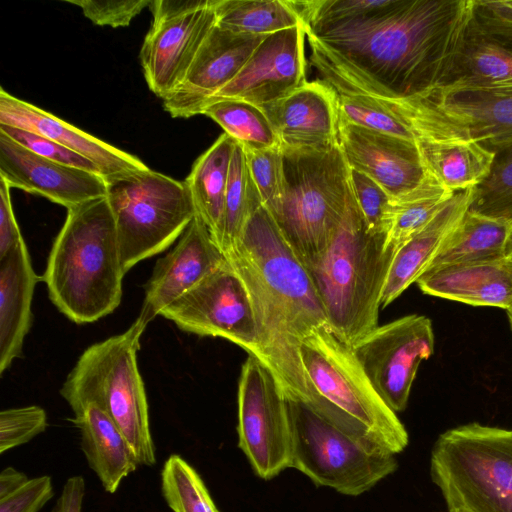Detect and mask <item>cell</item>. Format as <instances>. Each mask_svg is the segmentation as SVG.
Masks as SVG:
<instances>
[{"instance_id":"6da1fadb","label":"cell","mask_w":512,"mask_h":512,"mask_svg":"<svg viewBox=\"0 0 512 512\" xmlns=\"http://www.w3.org/2000/svg\"><path fill=\"white\" fill-rule=\"evenodd\" d=\"M475 0H389L358 18L305 25L310 62L336 92L399 100L446 85Z\"/></svg>"},{"instance_id":"7a4b0ae2","label":"cell","mask_w":512,"mask_h":512,"mask_svg":"<svg viewBox=\"0 0 512 512\" xmlns=\"http://www.w3.org/2000/svg\"><path fill=\"white\" fill-rule=\"evenodd\" d=\"M242 280L252 306L257 343L253 352L291 401L313 405L300 346L327 318L313 280L261 206L235 246L225 254Z\"/></svg>"},{"instance_id":"3957f363","label":"cell","mask_w":512,"mask_h":512,"mask_svg":"<svg viewBox=\"0 0 512 512\" xmlns=\"http://www.w3.org/2000/svg\"><path fill=\"white\" fill-rule=\"evenodd\" d=\"M125 274L107 197L68 209L42 275L56 308L76 324L95 322L119 306Z\"/></svg>"},{"instance_id":"277c9868","label":"cell","mask_w":512,"mask_h":512,"mask_svg":"<svg viewBox=\"0 0 512 512\" xmlns=\"http://www.w3.org/2000/svg\"><path fill=\"white\" fill-rule=\"evenodd\" d=\"M385 239V234L368 230L351 189L333 240L307 269L323 304L327 328L351 348L378 326L380 299L396 253L386 248Z\"/></svg>"},{"instance_id":"5b68a950","label":"cell","mask_w":512,"mask_h":512,"mask_svg":"<svg viewBox=\"0 0 512 512\" xmlns=\"http://www.w3.org/2000/svg\"><path fill=\"white\" fill-rule=\"evenodd\" d=\"M300 355L313 396L311 409L376 450L397 455L406 448V428L379 396L351 347L324 326L304 338Z\"/></svg>"},{"instance_id":"8992f818","label":"cell","mask_w":512,"mask_h":512,"mask_svg":"<svg viewBox=\"0 0 512 512\" xmlns=\"http://www.w3.org/2000/svg\"><path fill=\"white\" fill-rule=\"evenodd\" d=\"M141 316L123 333L89 346L60 390L73 412L88 404L102 408L126 438L139 466L156 463L144 383L137 364Z\"/></svg>"},{"instance_id":"52a82bcc","label":"cell","mask_w":512,"mask_h":512,"mask_svg":"<svg viewBox=\"0 0 512 512\" xmlns=\"http://www.w3.org/2000/svg\"><path fill=\"white\" fill-rule=\"evenodd\" d=\"M281 150L285 189L280 205L270 214L308 269L327 250L344 218L350 169L338 144Z\"/></svg>"},{"instance_id":"ba28073f","label":"cell","mask_w":512,"mask_h":512,"mask_svg":"<svg viewBox=\"0 0 512 512\" xmlns=\"http://www.w3.org/2000/svg\"><path fill=\"white\" fill-rule=\"evenodd\" d=\"M430 473L448 508L512 512V429L474 422L445 431Z\"/></svg>"},{"instance_id":"9c48e42d","label":"cell","mask_w":512,"mask_h":512,"mask_svg":"<svg viewBox=\"0 0 512 512\" xmlns=\"http://www.w3.org/2000/svg\"><path fill=\"white\" fill-rule=\"evenodd\" d=\"M106 197L125 273L168 248L196 215L186 183L150 168L107 181Z\"/></svg>"},{"instance_id":"30bf717a","label":"cell","mask_w":512,"mask_h":512,"mask_svg":"<svg viewBox=\"0 0 512 512\" xmlns=\"http://www.w3.org/2000/svg\"><path fill=\"white\" fill-rule=\"evenodd\" d=\"M290 413V468L315 485L359 496L398 468L396 455L359 441L306 404L290 400Z\"/></svg>"},{"instance_id":"8fae6325","label":"cell","mask_w":512,"mask_h":512,"mask_svg":"<svg viewBox=\"0 0 512 512\" xmlns=\"http://www.w3.org/2000/svg\"><path fill=\"white\" fill-rule=\"evenodd\" d=\"M376 99L409 126L426 173L443 188L456 193L487 177L495 152L450 122L427 98Z\"/></svg>"},{"instance_id":"7c38bea8","label":"cell","mask_w":512,"mask_h":512,"mask_svg":"<svg viewBox=\"0 0 512 512\" xmlns=\"http://www.w3.org/2000/svg\"><path fill=\"white\" fill-rule=\"evenodd\" d=\"M238 446L254 473L270 480L290 468V400L271 371L248 354L238 383Z\"/></svg>"},{"instance_id":"4fadbf2b","label":"cell","mask_w":512,"mask_h":512,"mask_svg":"<svg viewBox=\"0 0 512 512\" xmlns=\"http://www.w3.org/2000/svg\"><path fill=\"white\" fill-rule=\"evenodd\" d=\"M352 350L382 400L395 413L401 412L420 363L434 351L431 320L411 314L378 325Z\"/></svg>"},{"instance_id":"5bb4252c","label":"cell","mask_w":512,"mask_h":512,"mask_svg":"<svg viewBox=\"0 0 512 512\" xmlns=\"http://www.w3.org/2000/svg\"><path fill=\"white\" fill-rule=\"evenodd\" d=\"M160 316L188 333L224 338L253 354L256 326L248 292L226 261L168 305Z\"/></svg>"},{"instance_id":"9a60e30c","label":"cell","mask_w":512,"mask_h":512,"mask_svg":"<svg viewBox=\"0 0 512 512\" xmlns=\"http://www.w3.org/2000/svg\"><path fill=\"white\" fill-rule=\"evenodd\" d=\"M305 37L303 24L267 35L239 74L204 108L222 99L243 100L262 108L302 86L307 82Z\"/></svg>"},{"instance_id":"2e32d148","label":"cell","mask_w":512,"mask_h":512,"mask_svg":"<svg viewBox=\"0 0 512 512\" xmlns=\"http://www.w3.org/2000/svg\"><path fill=\"white\" fill-rule=\"evenodd\" d=\"M266 36L212 28L200 46L185 78L163 101L174 118L202 114L205 103L230 83Z\"/></svg>"},{"instance_id":"e0dca14e","label":"cell","mask_w":512,"mask_h":512,"mask_svg":"<svg viewBox=\"0 0 512 512\" xmlns=\"http://www.w3.org/2000/svg\"><path fill=\"white\" fill-rule=\"evenodd\" d=\"M0 177L10 188L43 196L67 210L107 196L101 174L37 155L2 132Z\"/></svg>"},{"instance_id":"ac0fdd59","label":"cell","mask_w":512,"mask_h":512,"mask_svg":"<svg viewBox=\"0 0 512 512\" xmlns=\"http://www.w3.org/2000/svg\"><path fill=\"white\" fill-rule=\"evenodd\" d=\"M215 24L213 0L188 14L152 22L139 54L150 91L164 99L180 85Z\"/></svg>"},{"instance_id":"d6986e66","label":"cell","mask_w":512,"mask_h":512,"mask_svg":"<svg viewBox=\"0 0 512 512\" xmlns=\"http://www.w3.org/2000/svg\"><path fill=\"white\" fill-rule=\"evenodd\" d=\"M338 145L349 168L373 179L391 198L427 176L414 141L339 120Z\"/></svg>"},{"instance_id":"ffe728a7","label":"cell","mask_w":512,"mask_h":512,"mask_svg":"<svg viewBox=\"0 0 512 512\" xmlns=\"http://www.w3.org/2000/svg\"><path fill=\"white\" fill-rule=\"evenodd\" d=\"M225 261V254L196 214L175 247L156 262L139 316L149 323Z\"/></svg>"},{"instance_id":"44dd1931","label":"cell","mask_w":512,"mask_h":512,"mask_svg":"<svg viewBox=\"0 0 512 512\" xmlns=\"http://www.w3.org/2000/svg\"><path fill=\"white\" fill-rule=\"evenodd\" d=\"M0 124L27 130L92 161L110 181L149 167L138 157L84 132L61 118L0 89Z\"/></svg>"},{"instance_id":"7402d4cb","label":"cell","mask_w":512,"mask_h":512,"mask_svg":"<svg viewBox=\"0 0 512 512\" xmlns=\"http://www.w3.org/2000/svg\"><path fill=\"white\" fill-rule=\"evenodd\" d=\"M262 109L281 148L317 149L338 144V95L323 80L307 81Z\"/></svg>"},{"instance_id":"603a6c76","label":"cell","mask_w":512,"mask_h":512,"mask_svg":"<svg viewBox=\"0 0 512 512\" xmlns=\"http://www.w3.org/2000/svg\"><path fill=\"white\" fill-rule=\"evenodd\" d=\"M416 283L431 296L506 311L512 307V260L507 254L428 269Z\"/></svg>"},{"instance_id":"cb8c5ba5","label":"cell","mask_w":512,"mask_h":512,"mask_svg":"<svg viewBox=\"0 0 512 512\" xmlns=\"http://www.w3.org/2000/svg\"><path fill=\"white\" fill-rule=\"evenodd\" d=\"M42 281L33 269L25 241L0 259V374L22 354L32 324V299Z\"/></svg>"},{"instance_id":"d4e9b609","label":"cell","mask_w":512,"mask_h":512,"mask_svg":"<svg viewBox=\"0 0 512 512\" xmlns=\"http://www.w3.org/2000/svg\"><path fill=\"white\" fill-rule=\"evenodd\" d=\"M474 188L456 192L436 216L395 253L383 287L380 307L396 300L424 273L445 239L468 210Z\"/></svg>"},{"instance_id":"484cf974","label":"cell","mask_w":512,"mask_h":512,"mask_svg":"<svg viewBox=\"0 0 512 512\" xmlns=\"http://www.w3.org/2000/svg\"><path fill=\"white\" fill-rule=\"evenodd\" d=\"M450 122L496 152L512 144V92L430 94Z\"/></svg>"},{"instance_id":"4316f807","label":"cell","mask_w":512,"mask_h":512,"mask_svg":"<svg viewBox=\"0 0 512 512\" xmlns=\"http://www.w3.org/2000/svg\"><path fill=\"white\" fill-rule=\"evenodd\" d=\"M470 92H512V50L485 33L476 17L451 79L433 93Z\"/></svg>"},{"instance_id":"83f0119b","label":"cell","mask_w":512,"mask_h":512,"mask_svg":"<svg viewBox=\"0 0 512 512\" xmlns=\"http://www.w3.org/2000/svg\"><path fill=\"white\" fill-rule=\"evenodd\" d=\"M72 422L80 431L81 449L89 467L108 493H115L122 480L139 464L120 429L99 406L88 404L74 413Z\"/></svg>"},{"instance_id":"f1b7e54d","label":"cell","mask_w":512,"mask_h":512,"mask_svg":"<svg viewBox=\"0 0 512 512\" xmlns=\"http://www.w3.org/2000/svg\"><path fill=\"white\" fill-rule=\"evenodd\" d=\"M236 141L223 133L194 162L184 181L196 214L219 246L230 163Z\"/></svg>"},{"instance_id":"f546056e","label":"cell","mask_w":512,"mask_h":512,"mask_svg":"<svg viewBox=\"0 0 512 512\" xmlns=\"http://www.w3.org/2000/svg\"><path fill=\"white\" fill-rule=\"evenodd\" d=\"M511 236V221L488 217L468 208L426 270L503 257Z\"/></svg>"},{"instance_id":"4dcf8cb0","label":"cell","mask_w":512,"mask_h":512,"mask_svg":"<svg viewBox=\"0 0 512 512\" xmlns=\"http://www.w3.org/2000/svg\"><path fill=\"white\" fill-rule=\"evenodd\" d=\"M454 194L427 174L416 188L391 198L385 224L386 248L397 251L420 232Z\"/></svg>"},{"instance_id":"1f68e13d","label":"cell","mask_w":512,"mask_h":512,"mask_svg":"<svg viewBox=\"0 0 512 512\" xmlns=\"http://www.w3.org/2000/svg\"><path fill=\"white\" fill-rule=\"evenodd\" d=\"M216 24L248 35L267 36L301 25L290 0H213Z\"/></svg>"},{"instance_id":"d6a6232c","label":"cell","mask_w":512,"mask_h":512,"mask_svg":"<svg viewBox=\"0 0 512 512\" xmlns=\"http://www.w3.org/2000/svg\"><path fill=\"white\" fill-rule=\"evenodd\" d=\"M263 206L243 147L235 143L224 201L219 247L226 254L239 240L251 216Z\"/></svg>"},{"instance_id":"836d02e7","label":"cell","mask_w":512,"mask_h":512,"mask_svg":"<svg viewBox=\"0 0 512 512\" xmlns=\"http://www.w3.org/2000/svg\"><path fill=\"white\" fill-rule=\"evenodd\" d=\"M202 114L212 119L224 133L246 150L280 146L279 139L263 109L236 99H222L208 104Z\"/></svg>"},{"instance_id":"e575fe53","label":"cell","mask_w":512,"mask_h":512,"mask_svg":"<svg viewBox=\"0 0 512 512\" xmlns=\"http://www.w3.org/2000/svg\"><path fill=\"white\" fill-rule=\"evenodd\" d=\"M161 491L173 512H220L201 476L178 454L164 462Z\"/></svg>"},{"instance_id":"d590c367","label":"cell","mask_w":512,"mask_h":512,"mask_svg":"<svg viewBox=\"0 0 512 512\" xmlns=\"http://www.w3.org/2000/svg\"><path fill=\"white\" fill-rule=\"evenodd\" d=\"M469 209L512 222V144L495 152L489 174L474 188Z\"/></svg>"},{"instance_id":"8d00e7d4","label":"cell","mask_w":512,"mask_h":512,"mask_svg":"<svg viewBox=\"0 0 512 512\" xmlns=\"http://www.w3.org/2000/svg\"><path fill=\"white\" fill-rule=\"evenodd\" d=\"M337 95L340 121L414 141L409 126L376 98L348 92Z\"/></svg>"},{"instance_id":"74e56055","label":"cell","mask_w":512,"mask_h":512,"mask_svg":"<svg viewBox=\"0 0 512 512\" xmlns=\"http://www.w3.org/2000/svg\"><path fill=\"white\" fill-rule=\"evenodd\" d=\"M244 149V148H243ZM252 179L263 206L273 213L281 203L284 189V163L281 147L261 150L244 149Z\"/></svg>"},{"instance_id":"f35d334b","label":"cell","mask_w":512,"mask_h":512,"mask_svg":"<svg viewBox=\"0 0 512 512\" xmlns=\"http://www.w3.org/2000/svg\"><path fill=\"white\" fill-rule=\"evenodd\" d=\"M47 414L36 405L9 408L0 413V453L32 440L47 428Z\"/></svg>"},{"instance_id":"ab89813d","label":"cell","mask_w":512,"mask_h":512,"mask_svg":"<svg viewBox=\"0 0 512 512\" xmlns=\"http://www.w3.org/2000/svg\"><path fill=\"white\" fill-rule=\"evenodd\" d=\"M349 169L351 189L368 230L374 234L386 235L385 224L390 195L367 175Z\"/></svg>"},{"instance_id":"60d3db41","label":"cell","mask_w":512,"mask_h":512,"mask_svg":"<svg viewBox=\"0 0 512 512\" xmlns=\"http://www.w3.org/2000/svg\"><path fill=\"white\" fill-rule=\"evenodd\" d=\"M0 132L37 155L68 166L101 174L99 168L92 161L44 136L3 124H0Z\"/></svg>"},{"instance_id":"b9f144b4","label":"cell","mask_w":512,"mask_h":512,"mask_svg":"<svg viewBox=\"0 0 512 512\" xmlns=\"http://www.w3.org/2000/svg\"><path fill=\"white\" fill-rule=\"evenodd\" d=\"M79 6L90 21L98 26L126 27L145 8H149L151 0H66Z\"/></svg>"},{"instance_id":"7bdbcfd3","label":"cell","mask_w":512,"mask_h":512,"mask_svg":"<svg viewBox=\"0 0 512 512\" xmlns=\"http://www.w3.org/2000/svg\"><path fill=\"white\" fill-rule=\"evenodd\" d=\"M53 494L50 476L28 479L17 490L0 499V512H39Z\"/></svg>"},{"instance_id":"ee69618b","label":"cell","mask_w":512,"mask_h":512,"mask_svg":"<svg viewBox=\"0 0 512 512\" xmlns=\"http://www.w3.org/2000/svg\"><path fill=\"white\" fill-rule=\"evenodd\" d=\"M23 241L13 211L10 187L0 177V259Z\"/></svg>"},{"instance_id":"f6af8a7d","label":"cell","mask_w":512,"mask_h":512,"mask_svg":"<svg viewBox=\"0 0 512 512\" xmlns=\"http://www.w3.org/2000/svg\"><path fill=\"white\" fill-rule=\"evenodd\" d=\"M210 0H152L149 9L153 22H161L196 11Z\"/></svg>"},{"instance_id":"bcb514c9","label":"cell","mask_w":512,"mask_h":512,"mask_svg":"<svg viewBox=\"0 0 512 512\" xmlns=\"http://www.w3.org/2000/svg\"><path fill=\"white\" fill-rule=\"evenodd\" d=\"M85 495V481L76 475L67 479L51 512H81Z\"/></svg>"},{"instance_id":"7dc6e473","label":"cell","mask_w":512,"mask_h":512,"mask_svg":"<svg viewBox=\"0 0 512 512\" xmlns=\"http://www.w3.org/2000/svg\"><path fill=\"white\" fill-rule=\"evenodd\" d=\"M475 12L479 16L512 24V0H475Z\"/></svg>"},{"instance_id":"c3c4849f","label":"cell","mask_w":512,"mask_h":512,"mask_svg":"<svg viewBox=\"0 0 512 512\" xmlns=\"http://www.w3.org/2000/svg\"><path fill=\"white\" fill-rule=\"evenodd\" d=\"M475 16L479 26L485 33L512 50V24L479 16L476 12Z\"/></svg>"},{"instance_id":"681fc988","label":"cell","mask_w":512,"mask_h":512,"mask_svg":"<svg viewBox=\"0 0 512 512\" xmlns=\"http://www.w3.org/2000/svg\"><path fill=\"white\" fill-rule=\"evenodd\" d=\"M29 478L22 472L7 467L0 474V499L21 487Z\"/></svg>"},{"instance_id":"f907efd6","label":"cell","mask_w":512,"mask_h":512,"mask_svg":"<svg viewBox=\"0 0 512 512\" xmlns=\"http://www.w3.org/2000/svg\"><path fill=\"white\" fill-rule=\"evenodd\" d=\"M506 254L509 256V258L512 260V236L509 240L508 246H507V252Z\"/></svg>"},{"instance_id":"816d5d0a","label":"cell","mask_w":512,"mask_h":512,"mask_svg":"<svg viewBox=\"0 0 512 512\" xmlns=\"http://www.w3.org/2000/svg\"><path fill=\"white\" fill-rule=\"evenodd\" d=\"M448 512H469V511H467L464 508L453 507V508H448Z\"/></svg>"},{"instance_id":"f5cc1de1","label":"cell","mask_w":512,"mask_h":512,"mask_svg":"<svg viewBox=\"0 0 512 512\" xmlns=\"http://www.w3.org/2000/svg\"><path fill=\"white\" fill-rule=\"evenodd\" d=\"M507 313H508L509 320H510V323H511V326H512V307L507 310Z\"/></svg>"}]
</instances>
